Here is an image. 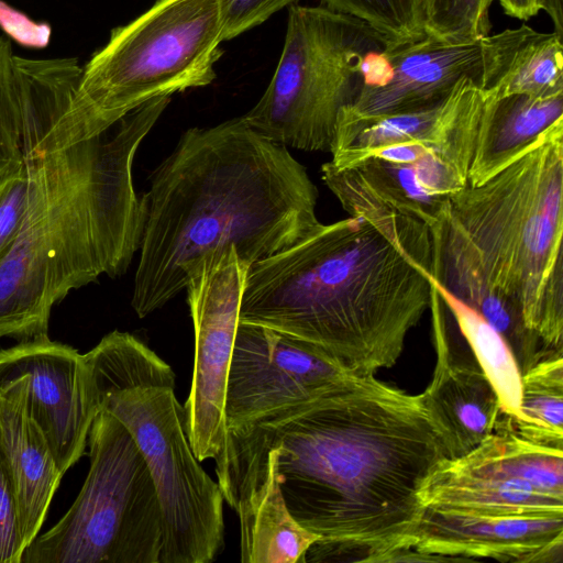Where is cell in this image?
Returning a JSON list of instances; mask_svg holds the SVG:
<instances>
[{
  "label": "cell",
  "mask_w": 563,
  "mask_h": 563,
  "mask_svg": "<svg viewBox=\"0 0 563 563\" xmlns=\"http://www.w3.org/2000/svg\"><path fill=\"white\" fill-rule=\"evenodd\" d=\"M451 453L419 396L350 372L311 398L227 428L213 459L228 503L265 467L317 539L299 563L404 561L421 493Z\"/></svg>",
  "instance_id": "obj_1"
},
{
  "label": "cell",
  "mask_w": 563,
  "mask_h": 563,
  "mask_svg": "<svg viewBox=\"0 0 563 563\" xmlns=\"http://www.w3.org/2000/svg\"><path fill=\"white\" fill-rule=\"evenodd\" d=\"M318 191L284 145L240 118L191 128L153 172L131 305L140 318L185 290L212 251L250 265L303 239L320 222Z\"/></svg>",
  "instance_id": "obj_2"
},
{
  "label": "cell",
  "mask_w": 563,
  "mask_h": 563,
  "mask_svg": "<svg viewBox=\"0 0 563 563\" xmlns=\"http://www.w3.org/2000/svg\"><path fill=\"white\" fill-rule=\"evenodd\" d=\"M431 277L504 338L521 374L563 343V119L505 169L446 196Z\"/></svg>",
  "instance_id": "obj_3"
},
{
  "label": "cell",
  "mask_w": 563,
  "mask_h": 563,
  "mask_svg": "<svg viewBox=\"0 0 563 563\" xmlns=\"http://www.w3.org/2000/svg\"><path fill=\"white\" fill-rule=\"evenodd\" d=\"M170 100L145 102L110 134L26 157L32 175L26 218L0 261V338L46 335L53 307L71 290L126 272L144 223L134 157Z\"/></svg>",
  "instance_id": "obj_4"
},
{
  "label": "cell",
  "mask_w": 563,
  "mask_h": 563,
  "mask_svg": "<svg viewBox=\"0 0 563 563\" xmlns=\"http://www.w3.org/2000/svg\"><path fill=\"white\" fill-rule=\"evenodd\" d=\"M430 267L361 217L252 264L240 322L313 343L363 374L391 367L429 309Z\"/></svg>",
  "instance_id": "obj_5"
},
{
  "label": "cell",
  "mask_w": 563,
  "mask_h": 563,
  "mask_svg": "<svg viewBox=\"0 0 563 563\" xmlns=\"http://www.w3.org/2000/svg\"><path fill=\"white\" fill-rule=\"evenodd\" d=\"M84 360L97 410L126 428L155 482L164 518L159 563L212 562L224 547V499L189 444L173 368L118 330Z\"/></svg>",
  "instance_id": "obj_6"
},
{
  "label": "cell",
  "mask_w": 563,
  "mask_h": 563,
  "mask_svg": "<svg viewBox=\"0 0 563 563\" xmlns=\"http://www.w3.org/2000/svg\"><path fill=\"white\" fill-rule=\"evenodd\" d=\"M222 42L219 0L155 1L111 30L29 156L101 135L154 98L210 85Z\"/></svg>",
  "instance_id": "obj_7"
},
{
  "label": "cell",
  "mask_w": 563,
  "mask_h": 563,
  "mask_svg": "<svg viewBox=\"0 0 563 563\" xmlns=\"http://www.w3.org/2000/svg\"><path fill=\"white\" fill-rule=\"evenodd\" d=\"M388 47L361 19L322 4H292L274 75L243 118L274 143L330 152L341 111L363 88L366 58Z\"/></svg>",
  "instance_id": "obj_8"
},
{
  "label": "cell",
  "mask_w": 563,
  "mask_h": 563,
  "mask_svg": "<svg viewBox=\"0 0 563 563\" xmlns=\"http://www.w3.org/2000/svg\"><path fill=\"white\" fill-rule=\"evenodd\" d=\"M89 471L67 512L25 548L20 563H159L164 518L157 488L126 428L99 409Z\"/></svg>",
  "instance_id": "obj_9"
},
{
  "label": "cell",
  "mask_w": 563,
  "mask_h": 563,
  "mask_svg": "<svg viewBox=\"0 0 563 563\" xmlns=\"http://www.w3.org/2000/svg\"><path fill=\"white\" fill-rule=\"evenodd\" d=\"M523 24L472 41L446 43L427 35L420 41L371 54L364 85L338 123L418 111L444 101L455 86L470 79L492 89L528 31Z\"/></svg>",
  "instance_id": "obj_10"
},
{
  "label": "cell",
  "mask_w": 563,
  "mask_h": 563,
  "mask_svg": "<svg viewBox=\"0 0 563 563\" xmlns=\"http://www.w3.org/2000/svg\"><path fill=\"white\" fill-rule=\"evenodd\" d=\"M250 266L232 246L212 251L185 288L194 323L195 363L184 424L200 462L214 459L224 444L227 377Z\"/></svg>",
  "instance_id": "obj_11"
},
{
  "label": "cell",
  "mask_w": 563,
  "mask_h": 563,
  "mask_svg": "<svg viewBox=\"0 0 563 563\" xmlns=\"http://www.w3.org/2000/svg\"><path fill=\"white\" fill-rule=\"evenodd\" d=\"M350 372L313 343L239 322L225 386V429L305 401Z\"/></svg>",
  "instance_id": "obj_12"
},
{
  "label": "cell",
  "mask_w": 563,
  "mask_h": 563,
  "mask_svg": "<svg viewBox=\"0 0 563 563\" xmlns=\"http://www.w3.org/2000/svg\"><path fill=\"white\" fill-rule=\"evenodd\" d=\"M23 378L30 412L65 474L85 453L97 413L88 369L70 345L48 335L0 349V383Z\"/></svg>",
  "instance_id": "obj_13"
},
{
  "label": "cell",
  "mask_w": 563,
  "mask_h": 563,
  "mask_svg": "<svg viewBox=\"0 0 563 563\" xmlns=\"http://www.w3.org/2000/svg\"><path fill=\"white\" fill-rule=\"evenodd\" d=\"M412 550L427 561L560 562L563 515L487 516L426 507Z\"/></svg>",
  "instance_id": "obj_14"
},
{
  "label": "cell",
  "mask_w": 563,
  "mask_h": 563,
  "mask_svg": "<svg viewBox=\"0 0 563 563\" xmlns=\"http://www.w3.org/2000/svg\"><path fill=\"white\" fill-rule=\"evenodd\" d=\"M430 284L429 308L437 357L432 379L418 396L455 459L494 434L504 410L468 345L460 344L452 335L446 307L431 280Z\"/></svg>",
  "instance_id": "obj_15"
},
{
  "label": "cell",
  "mask_w": 563,
  "mask_h": 563,
  "mask_svg": "<svg viewBox=\"0 0 563 563\" xmlns=\"http://www.w3.org/2000/svg\"><path fill=\"white\" fill-rule=\"evenodd\" d=\"M484 90L461 80L442 102L418 111L339 123L331 147L338 165L362 152L407 141L431 146L434 155L468 179L483 108Z\"/></svg>",
  "instance_id": "obj_16"
},
{
  "label": "cell",
  "mask_w": 563,
  "mask_h": 563,
  "mask_svg": "<svg viewBox=\"0 0 563 563\" xmlns=\"http://www.w3.org/2000/svg\"><path fill=\"white\" fill-rule=\"evenodd\" d=\"M0 465L15 501L22 545L37 537L64 474L27 405L26 383H0Z\"/></svg>",
  "instance_id": "obj_17"
},
{
  "label": "cell",
  "mask_w": 563,
  "mask_h": 563,
  "mask_svg": "<svg viewBox=\"0 0 563 563\" xmlns=\"http://www.w3.org/2000/svg\"><path fill=\"white\" fill-rule=\"evenodd\" d=\"M421 501L424 507L487 516L563 515V498L509 475L476 449L444 462L424 485Z\"/></svg>",
  "instance_id": "obj_18"
},
{
  "label": "cell",
  "mask_w": 563,
  "mask_h": 563,
  "mask_svg": "<svg viewBox=\"0 0 563 563\" xmlns=\"http://www.w3.org/2000/svg\"><path fill=\"white\" fill-rule=\"evenodd\" d=\"M322 178L350 217L372 223L410 217L427 223L437 221L446 197L429 194L418 181L411 165L368 157L347 167L328 162Z\"/></svg>",
  "instance_id": "obj_19"
},
{
  "label": "cell",
  "mask_w": 563,
  "mask_h": 563,
  "mask_svg": "<svg viewBox=\"0 0 563 563\" xmlns=\"http://www.w3.org/2000/svg\"><path fill=\"white\" fill-rule=\"evenodd\" d=\"M563 119V93L536 98L494 97L484 90L468 186H478L521 156L558 120Z\"/></svg>",
  "instance_id": "obj_20"
},
{
  "label": "cell",
  "mask_w": 563,
  "mask_h": 563,
  "mask_svg": "<svg viewBox=\"0 0 563 563\" xmlns=\"http://www.w3.org/2000/svg\"><path fill=\"white\" fill-rule=\"evenodd\" d=\"M563 449V357L552 352L521 376L518 418L505 415L496 434Z\"/></svg>",
  "instance_id": "obj_21"
},
{
  "label": "cell",
  "mask_w": 563,
  "mask_h": 563,
  "mask_svg": "<svg viewBox=\"0 0 563 563\" xmlns=\"http://www.w3.org/2000/svg\"><path fill=\"white\" fill-rule=\"evenodd\" d=\"M429 278L495 388L503 410L518 418L522 374L508 344L478 311L449 292L431 275Z\"/></svg>",
  "instance_id": "obj_22"
},
{
  "label": "cell",
  "mask_w": 563,
  "mask_h": 563,
  "mask_svg": "<svg viewBox=\"0 0 563 563\" xmlns=\"http://www.w3.org/2000/svg\"><path fill=\"white\" fill-rule=\"evenodd\" d=\"M486 91L494 97L520 93L544 98L563 93L562 36L529 26L505 74Z\"/></svg>",
  "instance_id": "obj_23"
},
{
  "label": "cell",
  "mask_w": 563,
  "mask_h": 563,
  "mask_svg": "<svg viewBox=\"0 0 563 563\" xmlns=\"http://www.w3.org/2000/svg\"><path fill=\"white\" fill-rule=\"evenodd\" d=\"M475 449L509 475L563 498V449L536 444L511 433L490 434Z\"/></svg>",
  "instance_id": "obj_24"
},
{
  "label": "cell",
  "mask_w": 563,
  "mask_h": 563,
  "mask_svg": "<svg viewBox=\"0 0 563 563\" xmlns=\"http://www.w3.org/2000/svg\"><path fill=\"white\" fill-rule=\"evenodd\" d=\"M27 136L26 95L11 44L0 37V180L24 163Z\"/></svg>",
  "instance_id": "obj_25"
},
{
  "label": "cell",
  "mask_w": 563,
  "mask_h": 563,
  "mask_svg": "<svg viewBox=\"0 0 563 563\" xmlns=\"http://www.w3.org/2000/svg\"><path fill=\"white\" fill-rule=\"evenodd\" d=\"M321 4L365 21L389 42L386 49L427 36V0H321Z\"/></svg>",
  "instance_id": "obj_26"
},
{
  "label": "cell",
  "mask_w": 563,
  "mask_h": 563,
  "mask_svg": "<svg viewBox=\"0 0 563 563\" xmlns=\"http://www.w3.org/2000/svg\"><path fill=\"white\" fill-rule=\"evenodd\" d=\"M493 0H427L426 34L446 43L489 35Z\"/></svg>",
  "instance_id": "obj_27"
},
{
  "label": "cell",
  "mask_w": 563,
  "mask_h": 563,
  "mask_svg": "<svg viewBox=\"0 0 563 563\" xmlns=\"http://www.w3.org/2000/svg\"><path fill=\"white\" fill-rule=\"evenodd\" d=\"M32 187L27 158L0 180V261L14 245L26 218Z\"/></svg>",
  "instance_id": "obj_28"
},
{
  "label": "cell",
  "mask_w": 563,
  "mask_h": 563,
  "mask_svg": "<svg viewBox=\"0 0 563 563\" xmlns=\"http://www.w3.org/2000/svg\"><path fill=\"white\" fill-rule=\"evenodd\" d=\"M223 42L267 21L273 14L299 0H219Z\"/></svg>",
  "instance_id": "obj_29"
},
{
  "label": "cell",
  "mask_w": 563,
  "mask_h": 563,
  "mask_svg": "<svg viewBox=\"0 0 563 563\" xmlns=\"http://www.w3.org/2000/svg\"><path fill=\"white\" fill-rule=\"evenodd\" d=\"M23 551L13 492L0 465V563H20Z\"/></svg>",
  "instance_id": "obj_30"
},
{
  "label": "cell",
  "mask_w": 563,
  "mask_h": 563,
  "mask_svg": "<svg viewBox=\"0 0 563 563\" xmlns=\"http://www.w3.org/2000/svg\"><path fill=\"white\" fill-rule=\"evenodd\" d=\"M0 25L15 41L27 46L43 47L48 43L51 36L49 25L34 23L1 1Z\"/></svg>",
  "instance_id": "obj_31"
},
{
  "label": "cell",
  "mask_w": 563,
  "mask_h": 563,
  "mask_svg": "<svg viewBox=\"0 0 563 563\" xmlns=\"http://www.w3.org/2000/svg\"><path fill=\"white\" fill-rule=\"evenodd\" d=\"M495 1V0H493ZM504 12L519 20H529L540 11L538 0H496Z\"/></svg>",
  "instance_id": "obj_32"
},
{
  "label": "cell",
  "mask_w": 563,
  "mask_h": 563,
  "mask_svg": "<svg viewBox=\"0 0 563 563\" xmlns=\"http://www.w3.org/2000/svg\"><path fill=\"white\" fill-rule=\"evenodd\" d=\"M538 4L552 20L554 32L563 36V0H538Z\"/></svg>",
  "instance_id": "obj_33"
},
{
  "label": "cell",
  "mask_w": 563,
  "mask_h": 563,
  "mask_svg": "<svg viewBox=\"0 0 563 563\" xmlns=\"http://www.w3.org/2000/svg\"><path fill=\"white\" fill-rule=\"evenodd\" d=\"M155 1H157V0H155Z\"/></svg>",
  "instance_id": "obj_34"
}]
</instances>
